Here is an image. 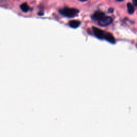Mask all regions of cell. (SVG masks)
Returning a JSON list of instances; mask_svg holds the SVG:
<instances>
[{
  "label": "cell",
  "mask_w": 137,
  "mask_h": 137,
  "mask_svg": "<svg viewBox=\"0 0 137 137\" xmlns=\"http://www.w3.org/2000/svg\"><path fill=\"white\" fill-rule=\"evenodd\" d=\"M79 11L75 8H70L68 7L63 8L59 10L60 13L64 17L72 18L75 17L79 13Z\"/></svg>",
  "instance_id": "cell-1"
},
{
  "label": "cell",
  "mask_w": 137,
  "mask_h": 137,
  "mask_svg": "<svg viewBox=\"0 0 137 137\" xmlns=\"http://www.w3.org/2000/svg\"><path fill=\"white\" fill-rule=\"evenodd\" d=\"M127 8H128V13L130 14H132L134 13V8L133 7L131 3H128L127 4Z\"/></svg>",
  "instance_id": "cell-8"
},
{
  "label": "cell",
  "mask_w": 137,
  "mask_h": 137,
  "mask_svg": "<svg viewBox=\"0 0 137 137\" xmlns=\"http://www.w3.org/2000/svg\"><path fill=\"white\" fill-rule=\"evenodd\" d=\"M21 9L22 11L24 13H27V12L29 11L30 10V8L29 7V5H27V4L26 3H24L21 5Z\"/></svg>",
  "instance_id": "cell-7"
},
{
  "label": "cell",
  "mask_w": 137,
  "mask_h": 137,
  "mask_svg": "<svg viewBox=\"0 0 137 137\" xmlns=\"http://www.w3.org/2000/svg\"><path fill=\"white\" fill-rule=\"evenodd\" d=\"M113 11H114V10H113V9H112V8H110V9H109L108 12H109V13H112V12H113Z\"/></svg>",
  "instance_id": "cell-10"
},
{
  "label": "cell",
  "mask_w": 137,
  "mask_h": 137,
  "mask_svg": "<svg viewBox=\"0 0 137 137\" xmlns=\"http://www.w3.org/2000/svg\"><path fill=\"white\" fill-rule=\"evenodd\" d=\"M81 24V23L79 21H76V20H73L69 22L68 25L71 27L73 28V29H77L79 26Z\"/></svg>",
  "instance_id": "cell-6"
},
{
  "label": "cell",
  "mask_w": 137,
  "mask_h": 137,
  "mask_svg": "<svg viewBox=\"0 0 137 137\" xmlns=\"http://www.w3.org/2000/svg\"><path fill=\"white\" fill-rule=\"evenodd\" d=\"M133 4L137 7V0H132Z\"/></svg>",
  "instance_id": "cell-9"
},
{
  "label": "cell",
  "mask_w": 137,
  "mask_h": 137,
  "mask_svg": "<svg viewBox=\"0 0 137 137\" xmlns=\"http://www.w3.org/2000/svg\"><path fill=\"white\" fill-rule=\"evenodd\" d=\"M112 19L109 16H105L98 21V25L101 26H107L112 23Z\"/></svg>",
  "instance_id": "cell-2"
},
{
  "label": "cell",
  "mask_w": 137,
  "mask_h": 137,
  "mask_svg": "<svg viewBox=\"0 0 137 137\" xmlns=\"http://www.w3.org/2000/svg\"><path fill=\"white\" fill-rule=\"evenodd\" d=\"M104 39L111 43H115L116 42L114 36L112 35V34H111L110 33H106V32Z\"/></svg>",
  "instance_id": "cell-5"
},
{
  "label": "cell",
  "mask_w": 137,
  "mask_h": 137,
  "mask_svg": "<svg viewBox=\"0 0 137 137\" xmlns=\"http://www.w3.org/2000/svg\"><path fill=\"white\" fill-rule=\"evenodd\" d=\"M93 32L94 35L96 37L100 39H103L104 37V35H105L106 32L103 31L102 30L98 29L97 27H92Z\"/></svg>",
  "instance_id": "cell-3"
},
{
  "label": "cell",
  "mask_w": 137,
  "mask_h": 137,
  "mask_svg": "<svg viewBox=\"0 0 137 137\" xmlns=\"http://www.w3.org/2000/svg\"><path fill=\"white\" fill-rule=\"evenodd\" d=\"M105 13L103 12L98 11H96L93 15L92 16V19L94 21H99L101 19H102L104 17H105Z\"/></svg>",
  "instance_id": "cell-4"
},
{
  "label": "cell",
  "mask_w": 137,
  "mask_h": 137,
  "mask_svg": "<svg viewBox=\"0 0 137 137\" xmlns=\"http://www.w3.org/2000/svg\"><path fill=\"white\" fill-rule=\"evenodd\" d=\"M79 1H81V2H85V1H86L87 0H79Z\"/></svg>",
  "instance_id": "cell-11"
},
{
  "label": "cell",
  "mask_w": 137,
  "mask_h": 137,
  "mask_svg": "<svg viewBox=\"0 0 137 137\" xmlns=\"http://www.w3.org/2000/svg\"><path fill=\"white\" fill-rule=\"evenodd\" d=\"M117 1H118V2H121V1H123V0H117Z\"/></svg>",
  "instance_id": "cell-12"
}]
</instances>
